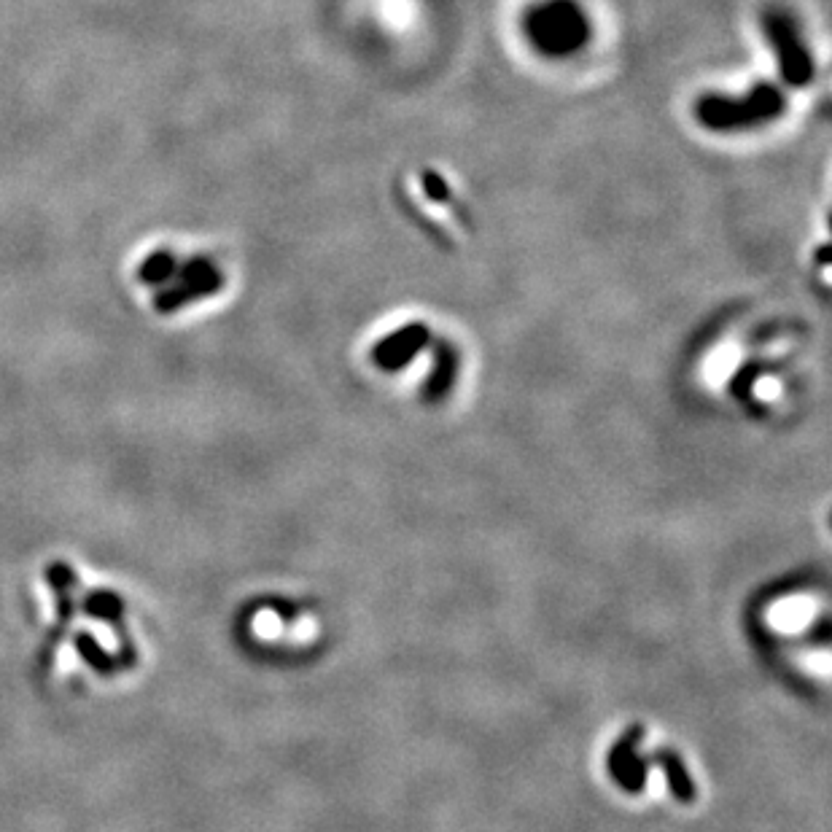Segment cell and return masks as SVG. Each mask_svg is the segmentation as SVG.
Wrapping results in <instances>:
<instances>
[{"label":"cell","mask_w":832,"mask_h":832,"mask_svg":"<svg viewBox=\"0 0 832 832\" xmlns=\"http://www.w3.org/2000/svg\"><path fill=\"white\" fill-rule=\"evenodd\" d=\"M781 95L771 87H757L749 97L738 100H722V97H706L698 106V119L714 130H736L749 124L765 122L781 114Z\"/></svg>","instance_id":"cell-1"},{"label":"cell","mask_w":832,"mask_h":832,"mask_svg":"<svg viewBox=\"0 0 832 832\" xmlns=\"http://www.w3.org/2000/svg\"><path fill=\"white\" fill-rule=\"evenodd\" d=\"M528 30L536 44L547 52H571L585 38V19L571 3L558 0L536 11L534 19L528 22Z\"/></svg>","instance_id":"cell-2"},{"label":"cell","mask_w":832,"mask_h":832,"mask_svg":"<svg viewBox=\"0 0 832 832\" xmlns=\"http://www.w3.org/2000/svg\"><path fill=\"white\" fill-rule=\"evenodd\" d=\"M765 30L771 33L773 46H776V52H779L784 76H787L792 84H806L808 76L814 73V65H811L806 49L800 44V36H797L792 19H787V14H776V11H773V14L765 17Z\"/></svg>","instance_id":"cell-3"},{"label":"cell","mask_w":832,"mask_h":832,"mask_svg":"<svg viewBox=\"0 0 832 832\" xmlns=\"http://www.w3.org/2000/svg\"><path fill=\"white\" fill-rule=\"evenodd\" d=\"M426 337V332L423 329H418V326H412V329H407L404 334H396V337H391V342H386V348L383 351H377V356L383 359V364H388V367H394V364H402L407 356H410L418 345H421V340Z\"/></svg>","instance_id":"cell-4"}]
</instances>
